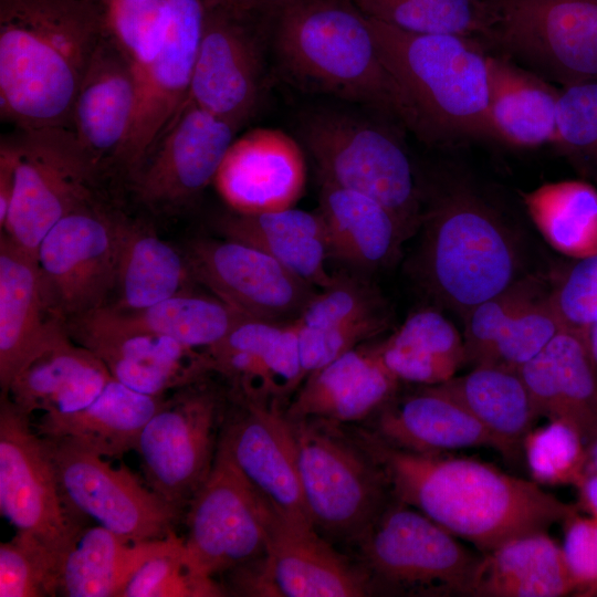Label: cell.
I'll use <instances>...</instances> for the list:
<instances>
[{"label": "cell", "instance_id": "obj_1", "mask_svg": "<svg viewBox=\"0 0 597 597\" xmlns=\"http://www.w3.org/2000/svg\"><path fill=\"white\" fill-rule=\"evenodd\" d=\"M362 447L381 469L395 500L417 509L480 553L546 532L578 512L535 481L478 459L404 450L373 432L362 434Z\"/></svg>", "mask_w": 597, "mask_h": 597}, {"label": "cell", "instance_id": "obj_2", "mask_svg": "<svg viewBox=\"0 0 597 597\" xmlns=\"http://www.w3.org/2000/svg\"><path fill=\"white\" fill-rule=\"evenodd\" d=\"M102 4L0 1V115L19 129L67 127L104 35Z\"/></svg>", "mask_w": 597, "mask_h": 597}, {"label": "cell", "instance_id": "obj_3", "mask_svg": "<svg viewBox=\"0 0 597 597\" xmlns=\"http://www.w3.org/2000/svg\"><path fill=\"white\" fill-rule=\"evenodd\" d=\"M367 19L399 90L405 124L430 143L489 137V55L480 39L409 32Z\"/></svg>", "mask_w": 597, "mask_h": 597}, {"label": "cell", "instance_id": "obj_4", "mask_svg": "<svg viewBox=\"0 0 597 597\" xmlns=\"http://www.w3.org/2000/svg\"><path fill=\"white\" fill-rule=\"evenodd\" d=\"M415 271L434 301L464 317L523 277L517 239L472 188L452 182L422 211Z\"/></svg>", "mask_w": 597, "mask_h": 597}, {"label": "cell", "instance_id": "obj_5", "mask_svg": "<svg viewBox=\"0 0 597 597\" xmlns=\"http://www.w3.org/2000/svg\"><path fill=\"white\" fill-rule=\"evenodd\" d=\"M272 45L300 84L404 121L399 90L352 0H289L274 15Z\"/></svg>", "mask_w": 597, "mask_h": 597}, {"label": "cell", "instance_id": "obj_6", "mask_svg": "<svg viewBox=\"0 0 597 597\" xmlns=\"http://www.w3.org/2000/svg\"><path fill=\"white\" fill-rule=\"evenodd\" d=\"M301 134L321 181L376 199L412 237L421 223L423 195L394 132L356 115L323 109L306 116Z\"/></svg>", "mask_w": 597, "mask_h": 597}, {"label": "cell", "instance_id": "obj_7", "mask_svg": "<svg viewBox=\"0 0 597 597\" xmlns=\"http://www.w3.org/2000/svg\"><path fill=\"white\" fill-rule=\"evenodd\" d=\"M356 542L371 593L471 596L482 553L412 506L391 498Z\"/></svg>", "mask_w": 597, "mask_h": 597}, {"label": "cell", "instance_id": "obj_8", "mask_svg": "<svg viewBox=\"0 0 597 597\" xmlns=\"http://www.w3.org/2000/svg\"><path fill=\"white\" fill-rule=\"evenodd\" d=\"M275 13L238 0H203L201 40L187 97L238 128L250 121L262 100Z\"/></svg>", "mask_w": 597, "mask_h": 597}, {"label": "cell", "instance_id": "obj_9", "mask_svg": "<svg viewBox=\"0 0 597 597\" xmlns=\"http://www.w3.org/2000/svg\"><path fill=\"white\" fill-rule=\"evenodd\" d=\"M9 138L15 155L14 188L1 230L36 256L55 223L97 199L101 169L67 127L18 128Z\"/></svg>", "mask_w": 597, "mask_h": 597}, {"label": "cell", "instance_id": "obj_10", "mask_svg": "<svg viewBox=\"0 0 597 597\" xmlns=\"http://www.w3.org/2000/svg\"><path fill=\"white\" fill-rule=\"evenodd\" d=\"M298 473L314 528L336 540L357 541L392 498L386 478L362 451L314 419L292 421Z\"/></svg>", "mask_w": 597, "mask_h": 597}, {"label": "cell", "instance_id": "obj_11", "mask_svg": "<svg viewBox=\"0 0 597 597\" xmlns=\"http://www.w3.org/2000/svg\"><path fill=\"white\" fill-rule=\"evenodd\" d=\"M270 506L217 447L212 470L189 503L185 559L199 579L258 572L268 554Z\"/></svg>", "mask_w": 597, "mask_h": 597}, {"label": "cell", "instance_id": "obj_12", "mask_svg": "<svg viewBox=\"0 0 597 597\" xmlns=\"http://www.w3.org/2000/svg\"><path fill=\"white\" fill-rule=\"evenodd\" d=\"M485 41L563 86L597 80V0H486Z\"/></svg>", "mask_w": 597, "mask_h": 597}, {"label": "cell", "instance_id": "obj_13", "mask_svg": "<svg viewBox=\"0 0 597 597\" xmlns=\"http://www.w3.org/2000/svg\"><path fill=\"white\" fill-rule=\"evenodd\" d=\"M223 423L221 395L201 381L175 390L137 441L147 485L182 509L208 479Z\"/></svg>", "mask_w": 597, "mask_h": 597}, {"label": "cell", "instance_id": "obj_14", "mask_svg": "<svg viewBox=\"0 0 597 597\" xmlns=\"http://www.w3.org/2000/svg\"><path fill=\"white\" fill-rule=\"evenodd\" d=\"M126 221L95 199L63 217L45 234L36 260L56 316L66 321L107 305Z\"/></svg>", "mask_w": 597, "mask_h": 597}, {"label": "cell", "instance_id": "obj_15", "mask_svg": "<svg viewBox=\"0 0 597 597\" xmlns=\"http://www.w3.org/2000/svg\"><path fill=\"white\" fill-rule=\"evenodd\" d=\"M42 438L62 496L77 516L133 541L161 540L174 532L181 510L129 470L113 467L70 439Z\"/></svg>", "mask_w": 597, "mask_h": 597}, {"label": "cell", "instance_id": "obj_16", "mask_svg": "<svg viewBox=\"0 0 597 597\" xmlns=\"http://www.w3.org/2000/svg\"><path fill=\"white\" fill-rule=\"evenodd\" d=\"M0 509L17 532L62 557L83 530L65 503L43 438L9 397L0 399Z\"/></svg>", "mask_w": 597, "mask_h": 597}, {"label": "cell", "instance_id": "obj_17", "mask_svg": "<svg viewBox=\"0 0 597 597\" xmlns=\"http://www.w3.org/2000/svg\"><path fill=\"white\" fill-rule=\"evenodd\" d=\"M239 128L188 97L128 177L139 202L175 212L214 181Z\"/></svg>", "mask_w": 597, "mask_h": 597}, {"label": "cell", "instance_id": "obj_18", "mask_svg": "<svg viewBox=\"0 0 597 597\" xmlns=\"http://www.w3.org/2000/svg\"><path fill=\"white\" fill-rule=\"evenodd\" d=\"M186 258L193 280L248 317L294 323L316 292L271 255L234 240H196Z\"/></svg>", "mask_w": 597, "mask_h": 597}, {"label": "cell", "instance_id": "obj_19", "mask_svg": "<svg viewBox=\"0 0 597 597\" xmlns=\"http://www.w3.org/2000/svg\"><path fill=\"white\" fill-rule=\"evenodd\" d=\"M65 327L75 343L105 364L113 378L145 395L165 396L212 371L205 350L126 326L107 305L67 318Z\"/></svg>", "mask_w": 597, "mask_h": 597}, {"label": "cell", "instance_id": "obj_20", "mask_svg": "<svg viewBox=\"0 0 597 597\" xmlns=\"http://www.w3.org/2000/svg\"><path fill=\"white\" fill-rule=\"evenodd\" d=\"M243 407L222 423L218 448L279 516L314 527L304 501L292 421L273 405L243 400Z\"/></svg>", "mask_w": 597, "mask_h": 597}, {"label": "cell", "instance_id": "obj_21", "mask_svg": "<svg viewBox=\"0 0 597 597\" xmlns=\"http://www.w3.org/2000/svg\"><path fill=\"white\" fill-rule=\"evenodd\" d=\"M202 23L203 0H170L160 49L148 64L135 71V113L117 159L128 177L188 96Z\"/></svg>", "mask_w": 597, "mask_h": 597}, {"label": "cell", "instance_id": "obj_22", "mask_svg": "<svg viewBox=\"0 0 597 597\" xmlns=\"http://www.w3.org/2000/svg\"><path fill=\"white\" fill-rule=\"evenodd\" d=\"M268 554L262 568L242 587L284 597H357L371 593L363 567L354 566L312 526L294 525L271 507Z\"/></svg>", "mask_w": 597, "mask_h": 597}, {"label": "cell", "instance_id": "obj_23", "mask_svg": "<svg viewBox=\"0 0 597 597\" xmlns=\"http://www.w3.org/2000/svg\"><path fill=\"white\" fill-rule=\"evenodd\" d=\"M213 182L233 211L258 213L292 208L306 182L303 150L280 129L250 130L234 138Z\"/></svg>", "mask_w": 597, "mask_h": 597}, {"label": "cell", "instance_id": "obj_24", "mask_svg": "<svg viewBox=\"0 0 597 597\" xmlns=\"http://www.w3.org/2000/svg\"><path fill=\"white\" fill-rule=\"evenodd\" d=\"M206 353L211 370L230 380L242 400L266 404L268 397L281 398L306 378L293 323L242 316Z\"/></svg>", "mask_w": 597, "mask_h": 597}, {"label": "cell", "instance_id": "obj_25", "mask_svg": "<svg viewBox=\"0 0 597 597\" xmlns=\"http://www.w3.org/2000/svg\"><path fill=\"white\" fill-rule=\"evenodd\" d=\"M137 96L133 63L104 32L77 90L71 129L102 169L117 159L134 118Z\"/></svg>", "mask_w": 597, "mask_h": 597}, {"label": "cell", "instance_id": "obj_26", "mask_svg": "<svg viewBox=\"0 0 597 597\" xmlns=\"http://www.w3.org/2000/svg\"><path fill=\"white\" fill-rule=\"evenodd\" d=\"M112 378L105 364L91 350L75 343L65 323L17 373L4 395L30 417L60 418L90 406Z\"/></svg>", "mask_w": 597, "mask_h": 597}, {"label": "cell", "instance_id": "obj_27", "mask_svg": "<svg viewBox=\"0 0 597 597\" xmlns=\"http://www.w3.org/2000/svg\"><path fill=\"white\" fill-rule=\"evenodd\" d=\"M65 321L53 312L36 256L0 238V386L17 373Z\"/></svg>", "mask_w": 597, "mask_h": 597}, {"label": "cell", "instance_id": "obj_28", "mask_svg": "<svg viewBox=\"0 0 597 597\" xmlns=\"http://www.w3.org/2000/svg\"><path fill=\"white\" fill-rule=\"evenodd\" d=\"M375 413L373 433L404 450L442 453L484 447L503 455L500 442L437 385L395 395Z\"/></svg>", "mask_w": 597, "mask_h": 597}, {"label": "cell", "instance_id": "obj_29", "mask_svg": "<svg viewBox=\"0 0 597 597\" xmlns=\"http://www.w3.org/2000/svg\"><path fill=\"white\" fill-rule=\"evenodd\" d=\"M517 370L538 418L567 422L586 446L597 438V371L576 332L562 328Z\"/></svg>", "mask_w": 597, "mask_h": 597}, {"label": "cell", "instance_id": "obj_30", "mask_svg": "<svg viewBox=\"0 0 597 597\" xmlns=\"http://www.w3.org/2000/svg\"><path fill=\"white\" fill-rule=\"evenodd\" d=\"M398 385L375 346H357L310 374L286 417L291 421L362 420L390 400L397 394Z\"/></svg>", "mask_w": 597, "mask_h": 597}, {"label": "cell", "instance_id": "obj_31", "mask_svg": "<svg viewBox=\"0 0 597 597\" xmlns=\"http://www.w3.org/2000/svg\"><path fill=\"white\" fill-rule=\"evenodd\" d=\"M329 258L362 272L389 265L400 254L406 231L376 199L321 181L320 208Z\"/></svg>", "mask_w": 597, "mask_h": 597}, {"label": "cell", "instance_id": "obj_32", "mask_svg": "<svg viewBox=\"0 0 597 597\" xmlns=\"http://www.w3.org/2000/svg\"><path fill=\"white\" fill-rule=\"evenodd\" d=\"M214 228L226 239L265 252L314 286L324 289L335 280L326 269L329 254L317 211L294 207L258 213L231 210L217 217Z\"/></svg>", "mask_w": 597, "mask_h": 597}, {"label": "cell", "instance_id": "obj_33", "mask_svg": "<svg viewBox=\"0 0 597 597\" xmlns=\"http://www.w3.org/2000/svg\"><path fill=\"white\" fill-rule=\"evenodd\" d=\"M489 137L510 146L554 144L559 90L506 56H488Z\"/></svg>", "mask_w": 597, "mask_h": 597}, {"label": "cell", "instance_id": "obj_34", "mask_svg": "<svg viewBox=\"0 0 597 597\" xmlns=\"http://www.w3.org/2000/svg\"><path fill=\"white\" fill-rule=\"evenodd\" d=\"M165 396H149L111 378L86 408L33 426L42 437L66 438L104 458L135 451L142 430L163 406Z\"/></svg>", "mask_w": 597, "mask_h": 597}, {"label": "cell", "instance_id": "obj_35", "mask_svg": "<svg viewBox=\"0 0 597 597\" xmlns=\"http://www.w3.org/2000/svg\"><path fill=\"white\" fill-rule=\"evenodd\" d=\"M575 594L562 546L546 532L510 540L482 553L471 596L561 597Z\"/></svg>", "mask_w": 597, "mask_h": 597}, {"label": "cell", "instance_id": "obj_36", "mask_svg": "<svg viewBox=\"0 0 597 597\" xmlns=\"http://www.w3.org/2000/svg\"><path fill=\"white\" fill-rule=\"evenodd\" d=\"M437 386L500 442L503 457L511 461L520 457L523 440L538 416L517 369L478 365Z\"/></svg>", "mask_w": 597, "mask_h": 597}, {"label": "cell", "instance_id": "obj_37", "mask_svg": "<svg viewBox=\"0 0 597 597\" xmlns=\"http://www.w3.org/2000/svg\"><path fill=\"white\" fill-rule=\"evenodd\" d=\"M165 538L133 541L97 524L83 527L62 557L57 595L121 597L136 569Z\"/></svg>", "mask_w": 597, "mask_h": 597}, {"label": "cell", "instance_id": "obj_38", "mask_svg": "<svg viewBox=\"0 0 597 597\" xmlns=\"http://www.w3.org/2000/svg\"><path fill=\"white\" fill-rule=\"evenodd\" d=\"M375 347L385 367L399 383L442 384L467 364L463 335L433 308L412 313Z\"/></svg>", "mask_w": 597, "mask_h": 597}, {"label": "cell", "instance_id": "obj_39", "mask_svg": "<svg viewBox=\"0 0 597 597\" xmlns=\"http://www.w3.org/2000/svg\"><path fill=\"white\" fill-rule=\"evenodd\" d=\"M193 280L186 254L144 223L127 219L123 231L112 307L138 311L188 291Z\"/></svg>", "mask_w": 597, "mask_h": 597}, {"label": "cell", "instance_id": "obj_40", "mask_svg": "<svg viewBox=\"0 0 597 597\" xmlns=\"http://www.w3.org/2000/svg\"><path fill=\"white\" fill-rule=\"evenodd\" d=\"M537 230L559 253L573 259L597 254V189L582 180L544 184L523 195Z\"/></svg>", "mask_w": 597, "mask_h": 597}, {"label": "cell", "instance_id": "obj_41", "mask_svg": "<svg viewBox=\"0 0 597 597\" xmlns=\"http://www.w3.org/2000/svg\"><path fill=\"white\" fill-rule=\"evenodd\" d=\"M122 324L165 336L190 348L206 350L220 343L244 315L218 297L178 293L138 311H118L108 305Z\"/></svg>", "mask_w": 597, "mask_h": 597}, {"label": "cell", "instance_id": "obj_42", "mask_svg": "<svg viewBox=\"0 0 597 597\" xmlns=\"http://www.w3.org/2000/svg\"><path fill=\"white\" fill-rule=\"evenodd\" d=\"M368 18L416 33L483 39L489 28L486 0H352Z\"/></svg>", "mask_w": 597, "mask_h": 597}, {"label": "cell", "instance_id": "obj_43", "mask_svg": "<svg viewBox=\"0 0 597 597\" xmlns=\"http://www.w3.org/2000/svg\"><path fill=\"white\" fill-rule=\"evenodd\" d=\"M170 0H104L105 33L133 63L148 64L163 43Z\"/></svg>", "mask_w": 597, "mask_h": 597}, {"label": "cell", "instance_id": "obj_44", "mask_svg": "<svg viewBox=\"0 0 597 597\" xmlns=\"http://www.w3.org/2000/svg\"><path fill=\"white\" fill-rule=\"evenodd\" d=\"M522 449L533 481L538 484L576 486L585 475L586 444L563 420H548L532 429Z\"/></svg>", "mask_w": 597, "mask_h": 597}, {"label": "cell", "instance_id": "obj_45", "mask_svg": "<svg viewBox=\"0 0 597 597\" xmlns=\"http://www.w3.org/2000/svg\"><path fill=\"white\" fill-rule=\"evenodd\" d=\"M218 585L197 578L185 559L184 540L171 532L133 574L121 597L220 596Z\"/></svg>", "mask_w": 597, "mask_h": 597}, {"label": "cell", "instance_id": "obj_46", "mask_svg": "<svg viewBox=\"0 0 597 597\" xmlns=\"http://www.w3.org/2000/svg\"><path fill=\"white\" fill-rule=\"evenodd\" d=\"M61 559L29 534L0 544V597L57 595Z\"/></svg>", "mask_w": 597, "mask_h": 597}, {"label": "cell", "instance_id": "obj_47", "mask_svg": "<svg viewBox=\"0 0 597 597\" xmlns=\"http://www.w3.org/2000/svg\"><path fill=\"white\" fill-rule=\"evenodd\" d=\"M562 328L548 290L502 328L480 365L519 369L540 354Z\"/></svg>", "mask_w": 597, "mask_h": 597}, {"label": "cell", "instance_id": "obj_48", "mask_svg": "<svg viewBox=\"0 0 597 597\" xmlns=\"http://www.w3.org/2000/svg\"><path fill=\"white\" fill-rule=\"evenodd\" d=\"M548 290L538 277L524 275L503 292L472 308L463 317L467 364L472 367L481 364L502 328Z\"/></svg>", "mask_w": 597, "mask_h": 597}, {"label": "cell", "instance_id": "obj_49", "mask_svg": "<svg viewBox=\"0 0 597 597\" xmlns=\"http://www.w3.org/2000/svg\"><path fill=\"white\" fill-rule=\"evenodd\" d=\"M554 145L597 169V80L559 90Z\"/></svg>", "mask_w": 597, "mask_h": 597}, {"label": "cell", "instance_id": "obj_50", "mask_svg": "<svg viewBox=\"0 0 597 597\" xmlns=\"http://www.w3.org/2000/svg\"><path fill=\"white\" fill-rule=\"evenodd\" d=\"M563 328L578 332L597 321V254L574 259L549 287Z\"/></svg>", "mask_w": 597, "mask_h": 597}, {"label": "cell", "instance_id": "obj_51", "mask_svg": "<svg viewBox=\"0 0 597 597\" xmlns=\"http://www.w3.org/2000/svg\"><path fill=\"white\" fill-rule=\"evenodd\" d=\"M563 555L580 596L597 595V519L578 512L564 523Z\"/></svg>", "mask_w": 597, "mask_h": 597}, {"label": "cell", "instance_id": "obj_52", "mask_svg": "<svg viewBox=\"0 0 597 597\" xmlns=\"http://www.w3.org/2000/svg\"><path fill=\"white\" fill-rule=\"evenodd\" d=\"M15 155L9 137L0 144V226L3 228L14 188Z\"/></svg>", "mask_w": 597, "mask_h": 597}, {"label": "cell", "instance_id": "obj_53", "mask_svg": "<svg viewBox=\"0 0 597 597\" xmlns=\"http://www.w3.org/2000/svg\"><path fill=\"white\" fill-rule=\"evenodd\" d=\"M578 504L589 516L597 519V472L587 473L576 485Z\"/></svg>", "mask_w": 597, "mask_h": 597}, {"label": "cell", "instance_id": "obj_54", "mask_svg": "<svg viewBox=\"0 0 597 597\" xmlns=\"http://www.w3.org/2000/svg\"><path fill=\"white\" fill-rule=\"evenodd\" d=\"M586 348V352L597 371V321L576 332Z\"/></svg>", "mask_w": 597, "mask_h": 597}, {"label": "cell", "instance_id": "obj_55", "mask_svg": "<svg viewBox=\"0 0 597 597\" xmlns=\"http://www.w3.org/2000/svg\"><path fill=\"white\" fill-rule=\"evenodd\" d=\"M261 11L275 13L289 0H238Z\"/></svg>", "mask_w": 597, "mask_h": 597}, {"label": "cell", "instance_id": "obj_56", "mask_svg": "<svg viewBox=\"0 0 597 597\" xmlns=\"http://www.w3.org/2000/svg\"><path fill=\"white\" fill-rule=\"evenodd\" d=\"M597 472V438L586 446L585 474Z\"/></svg>", "mask_w": 597, "mask_h": 597}, {"label": "cell", "instance_id": "obj_57", "mask_svg": "<svg viewBox=\"0 0 597 597\" xmlns=\"http://www.w3.org/2000/svg\"><path fill=\"white\" fill-rule=\"evenodd\" d=\"M83 1L102 4L104 0H83Z\"/></svg>", "mask_w": 597, "mask_h": 597}]
</instances>
